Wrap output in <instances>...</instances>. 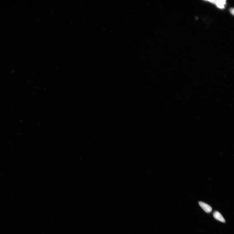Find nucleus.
<instances>
[{
	"instance_id": "3",
	"label": "nucleus",
	"mask_w": 234,
	"mask_h": 234,
	"mask_svg": "<svg viewBox=\"0 0 234 234\" xmlns=\"http://www.w3.org/2000/svg\"><path fill=\"white\" fill-rule=\"evenodd\" d=\"M213 216L214 218L217 220H218V221L223 223L225 222V220L223 217L222 216L221 214L219 212L217 211L214 212L213 214Z\"/></svg>"
},
{
	"instance_id": "2",
	"label": "nucleus",
	"mask_w": 234,
	"mask_h": 234,
	"mask_svg": "<svg viewBox=\"0 0 234 234\" xmlns=\"http://www.w3.org/2000/svg\"><path fill=\"white\" fill-rule=\"evenodd\" d=\"M214 4L220 9H223L224 8L226 4V1H208Z\"/></svg>"
},
{
	"instance_id": "1",
	"label": "nucleus",
	"mask_w": 234,
	"mask_h": 234,
	"mask_svg": "<svg viewBox=\"0 0 234 234\" xmlns=\"http://www.w3.org/2000/svg\"><path fill=\"white\" fill-rule=\"evenodd\" d=\"M199 204L200 207L206 212L210 213L212 211V208L210 205L206 204V203L202 202H199Z\"/></svg>"
}]
</instances>
